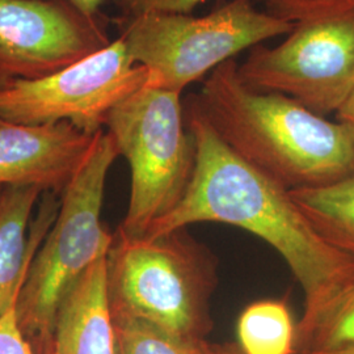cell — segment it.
<instances>
[{
	"instance_id": "1",
	"label": "cell",
	"mask_w": 354,
	"mask_h": 354,
	"mask_svg": "<svg viewBox=\"0 0 354 354\" xmlns=\"http://www.w3.org/2000/svg\"><path fill=\"white\" fill-rule=\"evenodd\" d=\"M187 125L196 149L189 187L176 207L143 238L203 222L245 230L274 248L290 268L304 290L301 319L315 315L353 279L354 257L317 234L290 190L230 149L194 102Z\"/></svg>"
},
{
	"instance_id": "2",
	"label": "cell",
	"mask_w": 354,
	"mask_h": 354,
	"mask_svg": "<svg viewBox=\"0 0 354 354\" xmlns=\"http://www.w3.org/2000/svg\"><path fill=\"white\" fill-rule=\"evenodd\" d=\"M194 102L230 149L289 190L354 175V140L342 124L282 93L251 88L234 59L215 68Z\"/></svg>"
},
{
	"instance_id": "3",
	"label": "cell",
	"mask_w": 354,
	"mask_h": 354,
	"mask_svg": "<svg viewBox=\"0 0 354 354\" xmlns=\"http://www.w3.org/2000/svg\"><path fill=\"white\" fill-rule=\"evenodd\" d=\"M112 137L96 133L86 162L66 187L59 210L35 254L17 299L19 324L36 354H51L57 315L64 297L112 248L102 226L109 169L118 158Z\"/></svg>"
},
{
	"instance_id": "4",
	"label": "cell",
	"mask_w": 354,
	"mask_h": 354,
	"mask_svg": "<svg viewBox=\"0 0 354 354\" xmlns=\"http://www.w3.org/2000/svg\"><path fill=\"white\" fill-rule=\"evenodd\" d=\"M106 282L112 314L194 340H205L213 328L216 263L185 228L153 239L117 232L106 256Z\"/></svg>"
},
{
	"instance_id": "5",
	"label": "cell",
	"mask_w": 354,
	"mask_h": 354,
	"mask_svg": "<svg viewBox=\"0 0 354 354\" xmlns=\"http://www.w3.org/2000/svg\"><path fill=\"white\" fill-rule=\"evenodd\" d=\"M295 23L232 0L203 17L146 13L129 17L120 37L147 71L146 87L181 93L189 84L263 41L289 35Z\"/></svg>"
},
{
	"instance_id": "6",
	"label": "cell",
	"mask_w": 354,
	"mask_h": 354,
	"mask_svg": "<svg viewBox=\"0 0 354 354\" xmlns=\"http://www.w3.org/2000/svg\"><path fill=\"white\" fill-rule=\"evenodd\" d=\"M180 95L145 86L106 118V133L130 167L129 206L118 228L127 238H143L176 207L192 181L196 149Z\"/></svg>"
},
{
	"instance_id": "7",
	"label": "cell",
	"mask_w": 354,
	"mask_h": 354,
	"mask_svg": "<svg viewBox=\"0 0 354 354\" xmlns=\"http://www.w3.org/2000/svg\"><path fill=\"white\" fill-rule=\"evenodd\" d=\"M239 75L251 88L336 113L354 89V10L297 21L277 46L253 49Z\"/></svg>"
},
{
	"instance_id": "8",
	"label": "cell",
	"mask_w": 354,
	"mask_h": 354,
	"mask_svg": "<svg viewBox=\"0 0 354 354\" xmlns=\"http://www.w3.org/2000/svg\"><path fill=\"white\" fill-rule=\"evenodd\" d=\"M146 83L147 71L120 37L50 75L1 89L0 118L23 125L68 122L96 134L114 108Z\"/></svg>"
},
{
	"instance_id": "9",
	"label": "cell",
	"mask_w": 354,
	"mask_h": 354,
	"mask_svg": "<svg viewBox=\"0 0 354 354\" xmlns=\"http://www.w3.org/2000/svg\"><path fill=\"white\" fill-rule=\"evenodd\" d=\"M64 0H0V91L50 75L109 44Z\"/></svg>"
},
{
	"instance_id": "10",
	"label": "cell",
	"mask_w": 354,
	"mask_h": 354,
	"mask_svg": "<svg viewBox=\"0 0 354 354\" xmlns=\"http://www.w3.org/2000/svg\"><path fill=\"white\" fill-rule=\"evenodd\" d=\"M95 137L68 122L23 125L0 118V187L64 193L86 162Z\"/></svg>"
},
{
	"instance_id": "11",
	"label": "cell",
	"mask_w": 354,
	"mask_h": 354,
	"mask_svg": "<svg viewBox=\"0 0 354 354\" xmlns=\"http://www.w3.org/2000/svg\"><path fill=\"white\" fill-rule=\"evenodd\" d=\"M41 193L35 187H3L0 194V317L19 299L30 263L59 210L55 193L46 192L30 226Z\"/></svg>"
},
{
	"instance_id": "12",
	"label": "cell",
	"mask_w": 354,
	"mask_h": 354,
	"mask_svg": "<svg viewBox=\"0 0 354 354\" xmlns=\"http://www.w3.org/2000/svg\"><path fill=\"white\" fill-rule=\"evenodd\" d=\"M106 256L91 266L64 297L51 354H118L108 295Z\"/></svg>"
},
{
	"instance_id": "13",
	"label": "cell",
	"mask_w": 354,
	"mask_h": 354,
	"mask_svg": "<svg viewBox=\"0 0 354 354\" xmlns=\"http://www.w3.org/2000/svg\"><path fill=\"white\" fill-rule=\"evenodd\" d=\"M290 196L323 239L354 257V175L327 187L291 189Z\"/></svg>"
},
{
	"instance_id": "14",
	"label": "cell",
	"mask_w": 354,
	"mask_h": 354,
	"mask_svg": "<svg viewBox=\"0 0 354 354\" xmlns=\"http://www.w3.org/2000/svg\"><path fill=\"white\" fill-rule=\"evenodd\" d=\"M295 326L283 301L254 302L238 319V346L243 354H294Z\"/></svg>"
},
{
	"instance_id": "15",
	"label": "cell",
	"mask_w": 354,
	"mask_h": 354,
	"mask_svg": "<svg viewBox=\"0 0 354 354\" xmlns=\"http://www.w3.org/2000/svg\"><path fill=\"white\" fill-rule=\"evenodd\" d=\"M354 346V277L315 315L295 326L294 354Z\"/></svg>"
},
{
	"instance_id": "16",
	"label": "cell",
	"mask_w": 354,
	"mask_h": 354,
	"mask_svg": "<svg viewBox=\"0 0 354 354\" xmlns=\"http://www.w3.org/2000/svg\"><path fill=\"white\" fill-rule=\"evenodd\" d=\"M118 354H209L210 342L174 335L137 317L113 314Z\"/></svg>"
},
{
	"instance_id": "17",
	"label": "cell",
	"mask_w": 354,
	"mask_h": 354,
	"mask_svg": "<svg viewBox=\"0 0 354 354\" xmlns=\"http://www.w3.org/2000/svg\"><path fill=\"white\" fill-rule=\"evenodd\" d=\"M115 6L129 17L146 13L189 15L206 0H113Z\"/></svg>"
},
{
	"instance_id": "18",
	"label": "cell",
	"mask_w": 354,
	"mask_h": 354,
	"mask_svg": "<svg viewBox=\"0 0 354 354\" xmlns=\"http://www.w3.org/2000/svg\"><path fill=\"white\" fill-rule=\"evenodd\" d=\"M0 354H36L20 328L17 301L0 317Z\"/></svg>"
},
{
	"instance_id": "19",
	"label": "cell",
	"mask_w": 354,
	"mask_h": 354,
	"mask_svg": "<svg viewBox=\"0 0 354 354\" xmlns=\"http://www.w3.org/2000/svg\"><path fill=\"white\" fill-rule=\"evenodd\" d=\"M354 10V0H326L311 6H298L288 7L283 15L291 21H299L307 17H315L326 13L342 12Z\"/></svg>"
},
{
	"instance_id": "20",
	"label": "cell",
	"mask_w": 354,
	"mask_h": 354,
	"mask_svg": "<svg viewBox=\"0 0 354 354\" xmlns=\"http://www.w3.org/2000/svg\"><path fill=\"white\" fill-rule=\"evenodd\" d=\"M337 122L345 127L354 140V89L336 112Z\"/></svg>"
},
{
	"instance_id": "21",
	"label": "cell",
	"mask_w": 354,
	"mask_h": 354,
	"mask_svg": "<svg viewBox=\"0 0 354 354\" xmlns=\"http://www.w3.org/2000/svg\"><path fill=\"white\" fill-rule=\"evenodd\" d=\"M68 3L77 12L88 19H96L97 12L105 0H64Z\"/></svg>"
},
{
	"instance_id": "22",
	"label": "cell",
	"mask_w": 354,
	"mask_h": 354,
	"mask_svg": "<svg viewBox=\"0 0 354 354\" xmlns=\"http://www.w3.org/2000/svg\"><path fill=\"white\" fill-rule=\"evenodd\" d=\"M209 354H243L238 344H223V345H213L210 344Z\"/></svg>"
},
{
	"instance_id": "23",
	"label": "cell",
	"mask_w": 354,
	"mask_h": 354,
	"mask_svg": "<svg viewBox=\"0 0 354 354\" xmlns=\"http://www.w3.org/2000/svg\"><path fill=\"white\" fill-rule=\"evenodd\" d=\"M270 7H286V6H311L326 0H268Z\"/></svg>"
},
{
	"instance_id": "24",
	"label": "cell",
	"mask_w": 354,
	"mask_h": 354,
	"mask_svg": "<svg viewBox=\"0 0 354 354\" xmlns=\"http://www.w3.org/2000/svg\"><path fill=\"white\" fill-rule=\"evenodd\" d=\"M301 354H354V346L337 349V351H328V352H308V353Z\"/></svg>"
},
{
	"instance_id": "25",
	"label": "cell",
	"mask_w": 354,
	"mask_h": 354,
	"mask_svg": "<svg viewBox=\"0 0 354 354\" xmlns=\"http://www.w3.org/2000/svg\"><path fill=\"white\" fill-rule=\"evenodd\" d=\"M1 190H3V188H1V187H0V194H1Z\"/></svg>"
}]
</instances>
